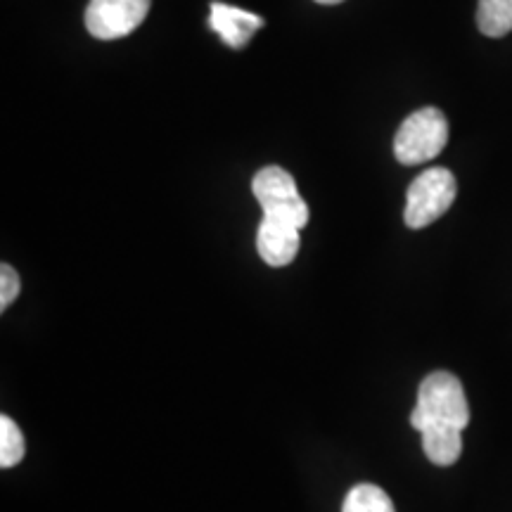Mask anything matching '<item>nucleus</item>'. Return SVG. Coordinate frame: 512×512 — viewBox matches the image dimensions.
I'll use <instances>...</instances> for the list:
<instances>
[{
    "instance_id": "f257e3e1",
    "label": "nucleus",
    "mask_w": 512,
    "mask_h": 512,
    "mask_svg": "<svg viewBox=\"0 0 512 512\" xmlns=\"http://www.w3.org/2000/svg\"><path fill=\"white\" fill-rule=\"evenodd\" d=\"M413 430H427L432 425H448L465 430L470 425V406H467L465 389L453 373L437 370L427 375L420 384L418 406L411 413Z\"/></svg>"
},
{
    "instance_id": "f03ea898",
    "label": "nucleus",
    "mask_w": 512,
    "mask_h": 512,
    "mask_svg": "<svg viewBox=\"0 0 512 512\" xmlns=\"http://www.w3.org/2000/svg\"><path fill=\"white\" fill-rule=\"evenodd\" d=\"M448 143V121L437 107H422L399 126L394 155L401 164L415 166L439 157Z\"/></svg>"
},
{
    "instance_id": "7ed1b4c3",
    "label": "nucleus",
    "mask_w": 512,
    "mask_h": 512,
    "mask_svg": "<svg viewBox=\"0 0 512 512\" xmlns=\"http://www.w3.org/2000/svg\"><path fill=\"white\" fill-rule=\"evenodd\" d=\"M458 183L456 176L448 169H427L408 185L406 192V211H403V221L408 228L420 230L427 228L451 209L456 202Z\"/></svg>"
},
{
    "instance_id": "20e7f679",
    "label": "nucleus",
    "mask_w": 512,
    "mask_h": 512,
    "mask_svg": "<svg viewBox=\"0 0 512 512\" xmlns=\"http://www.w3.org/2000/svg\"><path fill=\"white\" fill-rule=\"evenodd\" d=\"M256 202L264 209V216L292 223L302 230L309 223V204L299 195L297 183L280 166H266L252 181Z\"/></svg>"
},
{
    "instance_id": "39448f33",
    "label": "nucleus",
    "mask_w": 512,
    "mask_h": 512,
    "mask_svg": "<svg viewBox=\"0 0 512 512\" xmlns=\"http://www.w3.org/2000/svg\"><path fill=\"white\" fill-rule=\"evenodd\" d=\"M150 0H91L86 27L100 41H117L133 34L145 22Z\"/></svg>"
},
{
    "instance_id": "423d86ee",
    "label": "nucleus",
    "mask_w": 512,
    "mask_h": 512,
    "mask_svg": "<svg viewBox=\"0 0 512 512\" xmlns=\"http://www.w3.org/2000/svg\"><path fill=\"white\" fill-rule=\"evenodd\" d=\"M256 252L268 266L280 268L292 264L299 252V228L264 216L256 230Z\"/></svg>"
},
{
    "instance_id": "0eeeda50",
    "label": "nucleus",
    "mask_w": 512,
    "mask_h": 512,
    "mask_svg": "<svg viewBox=\"0 0 512 512\" xmlns=\"http://www.w3.org/2000/svg\"><path fill=\"white\" fill-rule=\"evenodd\" d=\"M264 24V17L254 15V12L235 8V5L219 3V0L211 3L209 27L214 29L216 34L223 38V43L230 48H245Z\"/></svg>"
},
{
    "instance_id": "6e6552de",
    "label": "nucleus",
    "mask_w": 512,
    "mask_h": 512,
    "mask_svg": "<svg viewBox=\"0 0 512 512\" xmlns=\"http://www.w3.org/2000/svg\"><path fill=\"white\" fill-rule=\"evenodd\" d=\"M422 451L434 465H453L463 453V430L448 425H432L422 430Z\"/></svg>"
},
{
    "instance_id": "1a4fd4ad",
    "label": "nucleus",
    "mask_w": 512,
    "mask_h": 512,
    "mask_svg": "<svg viewBox=\"0 0 512 512\" xmlns=\"http://www.w3.org/2000/svg\"><path fill=\"white\" fill-rule=\"evenodd\" d=\"M477 27L484 36L501 38L512 31V0H479Z\"/></svg>"
},
{
    "instance_id": "9d476101",
    "label": "nucleus",
    "mask_w": 512,
    "mask_h": 512,
    "mask_svg": "<svg viewBox=\"0 0 512 512\" xmlns=\"http://www.w3.org/2000/svg\"><path fill=\"white\" fill-rule=\"evenodd\" d=\"M342 512H396L392 498L375 484H356L344 498Z\"/></svg>"
},
{
    "instance_id": "9b49d317",
    "label": "nucleus",
    "mask_w": 512,
    "mask_h": 512,
    "mask_svg": "<svg viewBox=\"0 0 512 512\" xmlns=\"http://www.w3.org/2000/svg\"><path fill=\"white\" fill-rule=\"evenodd\" d=\"M24 451H27V444H24V434L19 432L17 422L3 415L0 418V467L3 470L15 467L24 458Z\"/></svg>"
},
{
    "instance_id": "f8f14e48",
    "label": "nucleus",
    "mask_w": 512,
    "mask_h": 512,
    "mask_svg": "<svg viewBox=\"0 0 512 512\" xmlns=\"http://www.w3.org/2000/svg\"><path fill=\"white\" fill-rule=\"evenodd\" d=\"M19 294V275L12 266H0V311H5Z\"/></svg>"
},
{
    "instance_id": "ddd939ff",
    "label": "nucleus",
    "mask_w": 512,
    "mask_h": 512,
    "mask_svg": "<svg viewBox=\"0 0 512 512\" xmlns=\"http://www.w3.org/2000/svg\"><path fill=\"white\" fill-rule=\"evenodd\" d=\"M320 5H337V3H344V0H316Z\"/></svg>"
}]
</instances>
